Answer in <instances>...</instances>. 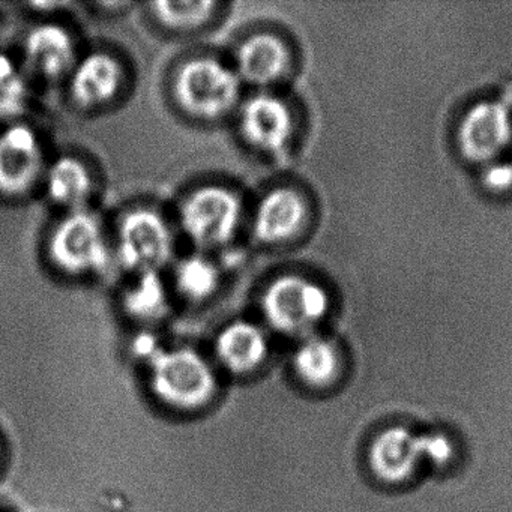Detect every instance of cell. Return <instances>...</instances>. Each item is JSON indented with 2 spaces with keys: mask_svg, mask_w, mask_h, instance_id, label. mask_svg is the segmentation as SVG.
<instances>
[{
  "mask_svg": "<svg viewBox=\"0 0 512 512\" xmlns=\"http://www.w3.org/2000/svg\"><path fill=\"white\" fill-rule=\"evenodd\" d=\"M454 445L442 433H413L395 425L377 434L368 449L371 472L385 482H403L415 473L422 460L443 467L452 460Z\"/></svg>",
  "mask_w": 512,
  "mask_h": 512,
  "instance_id": "obj_13",
  "label": "cell"
},
{
  "mask_svg": "<svg viewBox=\"0 0 512 512\" xmlns=\"http://www.w3.org/2000/svg\"><path fill=\"white\" fill-rule=\"evenodd\" d=\"M242 256H220L182 248L166 271L176 304L199 308L220 298L236 266L241 265Z\"/></svg>",
  "mask_w": 512,
  "mask_h": 512,
  "instance_id": "obj_16",
  "label": "cell"
},
{
  "mask_svg": "<svg viewBox=\"0 0 512 512\" xmlns=\"http://www.w3.org/2000/svg\"><path fill=\"white\" fill-rule=\"evenodd\" d=\"M4 7V5L0 4V8Z\"/></svg>",
  "mask_w": 512,
  "mask_h": 512,
  "instance_id": "obj_24",
  "label": "cell"
},
{
  "mask_svg": "<svg viewBox=\"0 0 512 512\" xmlns=\"http://www.w3.org/2000/svg\"><path fill=\"white\" fill-rule=\"evenodd\" d=\"M232 8L220 0H157L140 2L137 16L155 37L191 47L223 28Z\"/></svg>",
  "mask_w": 512,
  "mask_h": 512,
  "instance_id": "obj_15",
  "label": "cell"
},
{
  "mask_svg": "<svg viewBox=\"0 0 512 512\" xmlns=\"http://www.w3.org/2000/svg\"><path fill=\"white\" fill-rule=\"evenodd\" d=\"M38 95L19 58L0 53V127L32 119Z\"/></svg>",
  "mask_w": 512,
  "mask_h": 512,
  "instance_id": "obj_20",
  "label": "cell"
},
{
  "mask_svg": "<svg viewBox=\"0 0 512 512\" xmlns=\"http://www.w3.org/2000/svg\"><path fill=\"white\" fill-rule=\"evenodd\" d=\"M482 182L494 193H505L512 188V163L493 161L482 173Z\"/></svg>",
  "mask_w": 512,
  "mask_h": 512,
  "instance_id": "obj_23",
  "label": "cell"
},
{
  "mask_svg": "<svg viewBox=\"0 0 512 512\" xmlns=\"http://www.w3.org/2000/svg\"><path fill=\"white\" fill-rule=\"evenodd\" d=\"M139 4L136 2H82L79 4L80 11L100 20L121 19L127 14L136 13L139 10Z\"/></svg>",
  "mask_w": 512,
  "mask_h": 512,
  "instance_id": "obj_22",
  "label": "cell"
},
{
  "mask_svg": "<svg viewBox=\"0 0 512 512\" xmlns=\"http://www.w3.org/2000/svg\"><path fill=\"white\" fill-rule=\"evenodd\" d=\"M310 223L304 191L284 181H271L250 193L245 248L275 253L299 241Z\"/></svg>",
  "mask_w": 512,
  "mask_h": 512,
  "instance_id": "obj_8",
  "label": "cell"
},
{
  "mask_svg": "<svg viewBox=\"0 0 512 512\" xmlns=\"http://www.w3.org/2000/svg\"><path fill=\"white\" fill-rule=\"evenodd\" d=\"M214 347L218 359L227 370L250 373L268 358V332L259 319L239 317L221 326Z\"/></svg>",
  "mask_w": 512,
  "mask_h": 512,
  "instance_id": "obj_19",
  "label": "cell"
},
{
  "mask_svg": "<svg viewBox=\"0 0 512 512\" xmlns=\"http://www.w3.org/2000/svg\"><path fill=\"white\" fill-rule=\"evenodd\" d=\"M227 128L248 157L277 163L295 142L298 119L283 91H248Z\"/></svg>",
  "mask_w": 512,
  "mask_h": 512,
  "instance_id": "obj_7",
  "label": "cell"
},
{
  "mask_svg": "<svg viewBox=\"0 0 512 512\" xmlns=\"http://www.w3.org/2000/svg\"><path fill=\"white\" fill-rule=\"evenodd\" d=\"M512 137L508 109L497 101H482L464 115L458 125V145L466 158L478 163L494 161Z\"/></svg>",
  "mask_w": 512,
  "mask_h": 512,
  "instance_id": "obj_18",
  "label": "cell"
},
{
  "mask_svg": "<svg viewBox=\"0 0 512 512\" xmlns=\"http://www.w3.org/2000/svg\"><path fill=\"white\" fill-rule=\"evenodd\" d=\"M109 227L116 277L166 272L182 250L170 206L152 197L124 203L110 215Z\"/></svg>",
  "mask_w": 512,
  "mask_h": 512,
  "instance_id": "obj_4",
  "label": "cell"
},
{
  "mask_svg": "<svg viewBox=\"0 0 512 512\" xmlns=\"http://www.w3.org/2000/svg\"><path fill=\"white\" fill-rule=\"evenodd\" d=\"M106 176L98 161L79 148H55L41 184L40 199L52 215L100 209Z\"/></svg>",
  "mask_w": 512,
  "mask_h": 512,
  "instance_id": "obj_12",
  "label": "cell"
},
{
  "mask_svg": "<svg viewBox=\"0 0 512 512\" xmlns=\"http://www.w3.org/2000/svg\"><path fill=\"white\" fill-rule=\"evenodd\" d=\"M88 43L73 17L31 20L16 56L40 94H59Z\"/></svg>",
  "mask_w": 512,
  "mask_h": 512,
  "instance_id": "obj_9",
  "label": "cell"
},
{
  "mask_svg": "<svg viewBox=\"0 0 512 512\" xmlns=\"http://www.w3.org/2000/svg\"><path fill=\"white\" fill-rule=\"evenodd\" d=\"M115 289L116 304L121 313L143 329L164 322L178 307L166 272L119 275Z\"/></svg>",
  "mask_w": 512,
  "mask_h": 512,
  "instance_id": "obj_17",
  "label": "cell"
},
{
  "mask_svg": "<svg viewBox=\"0 0 512 512\" xmlns=\"http://www.w3.org/2000/svg\"><path fill=\"white\" fill-rule=\"evenodd\" d=\"M293 368L302 382L322 388L337 379L340 355L331 341L313 334L299 343L293 355Z\"/></svg>",
  "mask_w": 512,
  "mask_h": 512,
  "instance_id": "obj_21",
  "label": "cell"
},
{
  "mask_svg": "<svg viewBox=\"0 0 512 512\" xmlns=\"http://www.w3.org/2000/svg\"><path fill=\"white\" fill-rule=\"evenodd\" d=\"M248 91H283L295 70V53L283 32L268 23H250L224 47Z\"/></svg>",
  "mask_w": 512,
  "mask_h": 512,
  "instance_id": "obj_10",
  "label": "cell"
},
{
  "mask_svg": "<svg viewBox=\"0 0 512 512\" xmlns=\"http://www.w3.org/2000/svg\"><path fill=\"white\" fill-rule=\"evenodd\" d=\"M133 59L106 41L88 43L61 89L65 107L80 118H100L122 109L134 94Z\"/></svg>",
  "mask_w": 512,
  "mask_h": 512,
  "instance_id": "obj_5",
  "label": "cell"
},
{
  "mask_svg": "<svg viewBox=\"0 0 512 512\" xmlns=\"http://www.w3.org/2000/svg\"><path fill=\"white\" fill-rule=\"evenodd\" d=\"M254 289L260 322L284 337H310L331 307L328 292L298 272H272L257 281Z\"/></svg>",
  "mask_w": 512,
  "mask_h": 512,
  "instance_id": "obj_6",
  "label": "cell"
},
{
  "mask_svg": "<svg viewBox=\"0 0 512 512\" xmlns=\"http://www.w3.org/2000/svg\"><path fill=\"white\" fill-rule=\"evenodd\" d=\"M44 271L67 286H92L115 275L109 217L100 209L52 215L41 232Z\"/></svg>",
  "mask_w": 512,
  "mask_h": 512,
  "instance_id": "obj_3",
  "label": "cell"
},
{
  "mask_svg": "<svg viewBox=\"0 0 512 512\" xmlns=\"http://www.w3.org/2000/svg\"><path fill=\"white\" fill-rule=\"evenodd\" d=\"M53 151L34 119L0 127V199L22 203L40 197Z\"/></svg>",
  "mask_w": 512,
  "mask_h": 512,
  "instance_id": "obj_11",
  "label": "cell"
},
{
  "mask_svg": "<svg viewBox=\"0 0 512 512\" xmlns=\"http://www.w3.org/2000/svg\"><path fill=\"white\" fill-rule=\"evenodd\" d=\"M148 365L152 391L167 406L199 409L214 395L217 386L214 371L191 347H163Z\"/></svg>",
  "mask_w": 512,
  "mask_h": 512,
  "instance_id": "obj_14",
  "label": "cell"
},
{
  "mask_svg": "<svg viewBox=\"0 0 512 512\" xmlns=\"http://www.w3.org/2000/svg\"><path fill=\"white\" fill-rule=\"evenodd\" d=\"M250 193L223 175L200 176L185 184L169 205L182 248L220 256L247 253Z\"/></svg>",
  "mask_w": 512,
  "mask_h": 512,
  "instance_id": "obj_2",
  "label": "cell"
},
{
  "mask_svg": "<svg viewBox=\"0 0 512 512\" xmlns=\"http://www.w3.org/2000/svg\"><path fill=\"white\" fill-rule=\"evenodd\" d=\"M247 89L230 64L224 47L197 44L172 59L163 80L170 112L188 127H229Z\"/></svg>",
  "mask_w": 512,
  "mask_h": 512,
  "instance_id": "obj_1",
  "label": "cell"
}]
</instances>
